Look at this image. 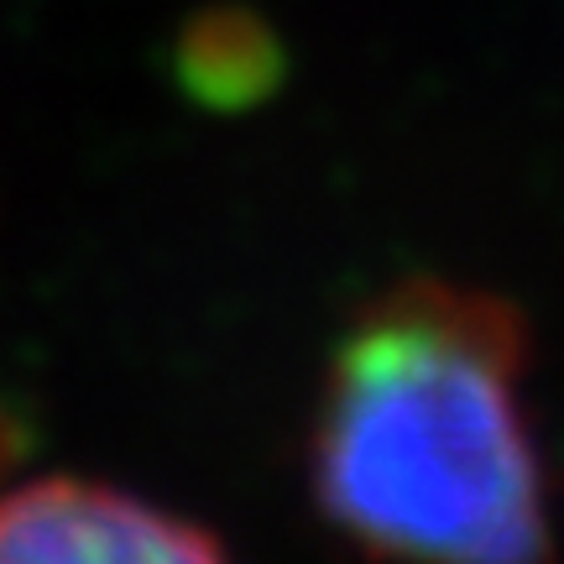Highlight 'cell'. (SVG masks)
I'll return each mask as SVG.
<instances>
[{
  "mask_svg": "<svg viewBox=\"0 0 564 564\" xmlns=\"http://www.w3.org/2000/svg\"><path fill=\"white\" fill-rule=\"evenodd\" d=\"M523 319L491 293L403 282L335 345L308 444L345 539L413 560L549 554V486L523 403Z\"/></svg>",
  "mask_w": 564,
  "mask_h": 564,
  "instance_id": "6da1fadb",
  "label": "cell"
},
{
  "mask_svg": "<svg viewBox=\"0 0 564 564\" xmlns=\"http://www.w3.org/2000/svg\"><path fill=\"white\" fill-rule=\"evenodd\" d=\"M209 528L173 518L131 491L95 481H32L0 497V560L6 564H126V560H220Z\"/></svg>",
  "mask_w": 564,
  "mask_h": 564,
  "instance_id": "7a4b0ae2",
  "label": "cell"
}]
</instances>
